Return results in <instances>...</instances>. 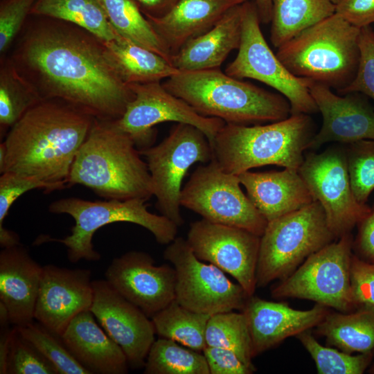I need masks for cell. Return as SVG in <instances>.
Here are the masks:
<instances>
[{
    "label": "cell",
    "mask_w": 374,
    "mask_h": 374,
    "mask_svg": "<svg viewBox=\"0 0 374 374\" xmlns=\"http://www.w3.org/2000/svg\"><path fill=\"white\" fill-rule=\"evenodd\" d=\"M367 371L368 373L374 374V362L371 364Z\"/></svg>",
    "instance_id": "cell-50"
},
{
    "label": "cell",
    "mask_w": 374,
    "mask_h": 374,
    "mask_svg": "<svg viewBox=\"0 0 374 374\" xmlns=\"http://www.w3.org/2000/svg\"><path fill=\"white\" fill-rule=\"evenodd\" d=\"M211 316L190 310L175 299L151 319L160 337L202 353L206 346V329Z\"/></svg>",
    "instance_id": "cell-32"
},
{
    "label": "cell",
    "mask_w": 374,
    "mask_h": 374,
    "mask_svg": "<svg viewBox=\"0 0 374 374\" xmlns=\"http://www.w3.org/2000/svg\"><path fill=\"white\" fill-rule=\"evenodd\" d=\"M240 184L238 175L225 172L213 159L193 172L181 189V206L209 222L243 229L261 237L267 221Z\"/></svg>",
    "instance_id": "cell-12"
},
{
    "label": "cell",
    "mask_w": 374,
    "mask_h": 374,
    "mask_svg": "<svg viewBox=\"0 0 374 374\" xmlns=\"http://www.w3.org/2000/svg\"><path fill=\"white\" fill-rule=\"evenodd\" d=\"M206 346L231 350L247 364H253L251 337L242 311L211 315L206 326Z\"/></svg>",
    "instance_id": "cell-35"
},
{
    "label": "cell",
    "mask_w": 374,
    "mask_h": 374,
    "mask_svg": "<svg viewBox=\"0 0 374 374\" xmlns=\"http://www.w3.org/2000/svg\"><path fill=\"white\" fill-rule=\"evenodd\" d=\"M16 328L54 366L58 374H91L73 357L62 337L40 323L32 321Z\"/></svg>",
    "instance_id": "cell-37"
},
{
    "label": "cell",
    "mask_w": 374,
    "mask_h": 374,
    "mask_svg": "<svg viewBox=\"0 0 374 374\" xmlns=\"http://www.w3.org/2000/svg\"><path fill=\"white\" fill-rule=\"evenodd\" d=\"M61 337L73 357L91 374L127 373L125 353L97 323L90 310L76 315Z\"/></svg>",
    "instance_id": "cell-23"
},
{
    "label": "cell",
    "mask_w": 374,
    "mask_h": 374,
    "mask_svg": "<svg viewBox=\"0 0 374 374\" xmlns=\"http://www.w3.org/2000/svg\"><path fill=\"white\" fill-rule=\"evenodd\" d=\"M144 15L159 17L168 13L179 0H133Z\"/></svg>",
    "instance_id": "cell-48"
},
{
    "label": "cell",
    "mask_w": 374,
    "mask_h": 374,
    "mask_svg": "<svg viewBox=\"0 0 374 374\" xmlns=\"http://www.w3.org/2000/svg\"><path fill=\"white\" fill-rule=\"evenodd\" d=\"M68 187L64 182L49 183L39 179L11 172L1 174L0 177V229L8 211L15 202L24 193L33 189H44L49 193Z\"/></svg>",
    "instance_id": "cell-40"
},
{
    "label": "cell",
    "mask_w": 374,
    "mask_h": 374,
    "mask_svg": "<svg viewBox=\"0 0 374 374\" xmlns=\"http://www.w3.org/2000/svg\"><path fill=\"white\" fill-rule=\"evenodd\" d=\"M315 328L328 346L350 354L374 350L373 308H357L346 313L330 311Z\"/></svg>",
    "instance_id": "cell-28"
},
{
    "label": "cell",
    "mask_w": 374,
    "mask_h": 374,
    "mask_svg": "<svg viewBox=\"0 0 374 374\" xmlns=\"http://www.w3.org/2000/svg\"><path fill=\"white\" fill-rule=\"evenodd\" d=\"M129 85L134 98L114 123L132 139L139 150L152 146L157 136L154 126L161 123L192 125L206 136L211 145L226 124L220 118L201 116L184 100L167 91L160 82Z\"/></svg>",
    "instance_id": "cell-15"
},
{
    "label": "cell",
    "mask_w": 374,
    "mask_h": 374,
    "mask_svg": "<svg viewBox=\"0 0 374 374\" xmlns=\"http://www.w3.org/2000/svg\"><path fill=\"white\" fill-rule=\"evenodd\" d=\"M238 177L247 195L267 222L314 202L298 170H248Z\"/></svg>",
    "instance_id": "cell-24"
},
{
    "label": "cell",
    "mask_w": 374,
    "mask_h": 374,
    "mask_svg": "<svg viewBox=\"0 0 374 374\" xmlns=\"http://www.w3.org/2000/svg\"><path fill=\"white\" fill-rule=\"evenodd\" d=\"M95 118L64 101L43 100L7 132L1 174L11 172L67 184L75 157Z\"/></svg>",
    "instance_id": "cell-2"
},
{
    "label": "cell",
    "mask_w": 374,
    "mask_h": 374,
    "mask_svg": "<svg viewBox=\"0 0 374 374\" xmlns=\"http://www.w3.org/2000/svg\"><path fill=\"white\" fill-rule=\"evenodd\" d=\"M141 156L114 121L95 118L72 163L68 187L80 184L106 199L148 201L153 195L151 176Z\"/></svg>",
    "instance_id": "cell-3"
},
{
    "label": "cell",
    "mask_w": 374,
    "mask_h": 374,
    "mask_svg": "<svg viewBox=\"0 0 374 374\" xmlns=\"http://www.w3.org/2000/svg\"><path fill=\"white\" fill-rule=\"evenodd\" d=\"M36 0H1L0 53L4 54L25 24Z\"/></svg>",
    "instance_id": "cell-42"
},
{
    "label": "cell",
    "mask_w": 374,
    "mask_h": 374,
    "mask_svg": "<svg viewBox=\"0 0 374 374\" xmlns=\"http://www.w3.org/2000/svg\"><path fill=\"white\" fill-rule=\"evenodd\" d=\"M91 274L89 269L43 266L34 319L61 337L76 315L90 310L93 297Z\"/></svg>",
    "instance_id": "cell-19"
},
{
    "label": "cell",
    "mask_w": 374,
    "mask_h": 374,
    "mask_svg": "<svg viewBox=\"0 0 374 374\" xmlns=\"http://www.w3.org/2000/svg\"><path fill=\"white\" fill-rule=\"evenodd\" d=\"M143 373L210 374V371L203 353L160 337L149 350Z\"/></svg>",
    "instance_id": "cell-34"
},
{
    "label": "cell",
    "mask_w": 374,
    "mask_h": 374,
    "mask_svg": "<svg viewBox=\"0 0 374 374\" xmlns=\"http://www.w3.org/2000/svg\"><path fill=\"white\" fill-rule=\"evenodd\" d=\"M298 171L314 201L323 207L336 240L350 233L369 213L371 207L358 202L354 195L344 147L308 152Z\"/></svg>",
    "instance_id": "cell-14"
},
{
    "label": "cell",
    "mask_w": 374,
    "mask_h": 374,
    "mask_svg": "<svg viewBox=\"0 0 374 374\" xmlns=\"http://www.w3.org/2000/svg\"><path fill=\"white\" fill-rule=\"evenodd\" d=\"M139 152L148 166L157 208L178 227L182 226V181L193 163H209L214 159L208 139L197 127L177 123L159 144L140 150Z\"/></svg>",
    "instance_id": "cell-10"
},
{
    "label": "cell",
    "mask_w": 374,
    "mask_h": 374,
    "mask_svg": "<svg viewBox=\"0 0 374 374\" xmlns=\"http://www.w3.org/2000/svg\"><path fill=\"white\" fill-rule=\"evenodd\" d=\"M162 84L201 116L227 124L260 125L291 115L290 104L283 95L231 77L219 68L180 71Z\"/></svg>",
    "instance_id": "cell-4"
},
{
    "label": "cell",
    "mask_w": 374,
    "mask_h": 374,
    "mask_svg": "<svg viewBox=\"0 0 374 374\" xmlns=\"http://www.w3.org/2000/svg\"><path fill=\"white\" fill-rule=\"evenodd\" d=\"M58 374L54 366L18 332L16 326L10 341L6 374Z\"/></svg>",
    "instance_id": "cell-39"
},
{
    "label": "cell",
    "mask_w": 374,
    "mask_h": 374,
    "mask_svg": "<svg viewBox=\"0 0 374 374\" xmlns=\"http://www.w3.org/2000/svg\"><path fill=\"white\" fill-rule=\"evenodd\" d=\"M202 353L210 374H252L256 371L253 364H247L234 352L226 348L206 346Z\"/></svg>",
    "instance_id": "cell-44"
},
{
    "label": "cell",
    "mask_w": 374,
    "mask_h": 374,
    "mask_svg": "<svg viewBox=\"0 0 374 374\" xmlns=\"http://www.w3.org/2000/svg\"><path fill=\"white\" fill-rule=\"evenodd\" d=\"M175 270V299L182 306L213 315L242 310L250 296L225 272L197 258L186 239L176 237L163 251Z\"/></svg>",
    "instance_id": "cell-13"
},
{
    "label": "cell",
    "mask_w": 374,
    "mask_h": 374,
    "mask_svg": "<svg viewBox=\"0 0 374 374\" xmlns=\"http://www.w3.org/2000/svg\"><path fill=\"white\" fill-rule=\"evenodd\" d=\"M242 4L233 7L211 29L188 40L172 55V64L179 71L218 69L240 46Z\"/></svg>",
    "instance_id": "cell-26"
},
{
    "label": "cell",
    "mask_w": 374,
    "mask_h": 374,
    "mask_svg": "<svg viewBox=\"0 0 374 374\" xmlns=\"http://www.w3.org/2000/svg\"><path fill=\"white\" fill-rule=\"evenodd\" d=\"M309 89L322 115L323 123L308 149L317 150L329 142L347 145L374 140V109L367 96L357 92L339 96L330 88L314 82Z\"/></svg>",
    "instance_id": "cell-20"
},
{
    "label": "cell",
    "mask_w": 374,
    "mask_h": 374,
    "mask_svg": "<svg viewBox=\"0 0 374 374\" xmlns=\"http://www.w3.org/2000/svg\"><path fill=\"white\" fill-rule=\"evenodd\" d=\"M242 311L247 321L256 357L288 337L315 328L331 310L318 303L309 310H296L286 303L267 301L253 295Z\"/></svg>",
    "instance_id": "cell-21"
},
{
    "label": "cell",
    "mask_w": 374,
    "mask_h": 374,
    "mask_svg": "<svg viewBox=\"0 0 374 374\" xmlns=\"http://www.w3.org/2000/svg\"><path fill=\"white\" fill-rule=\"evenodd\" d=\"M103 42L115 71L127 84L160 82L180 72L165 57L118 33Z\"/></svg>",
    "instance_id": "cell-27"
},
{
    "label": "cell",
    "mask_w": 374,
    "mask_h": 374,
    "mask_svg": "<svg viewBox=\"0 0 374 374\" xmlns=\"http://www.w3.org/2000/svg\"><path fill=\"white\" fill-rule=\"evenodd\" d=\"M296 337L314 360L319 374H362L371 364L374 350L353 355L320 344L310 330Z\"/></svg>",
    "instance_id": "cell-36"
},
{
    "label": "cell",
    "mask_w": 374,
    "mask_h": 374,
    "mask_svg": "<svg viewBox=\"0 0 374 374\" xmlns=\"http://www.w3.org/2000/svg\"><path fill=\"white\" fill-rule=\"evenodd\" d=\"M186 240L197 258L229 274L254 295L260 236L202 218L190 224Z\"/></svg>",
    "instance_id": "cell-16"
},
{
    "label": "cell",
    "mask_w": 374,
    "mask_h": 374,
    "mask_svg": "<svg viewBox=\"0 0 374 374\" xmlns=\"http://www.w3.org/2000/svg\"><path fill=\"white\" fill-rule=\"evenodd\" d=\"M120 35L147 48L171 62V53L133 0H97Z\"/></svg>",
    "instance_id": "cell-31"
},
{
    "label": "cell",
    "mask_w": 374,
    "mask_h": 374,
    "mask_svg": "<svg viewBox=\"0 0 374 374\" xmlns=\"http://www.w3.org/2000/svg\"><path fill=\"white\" fill-rule=\"evenodd\" d=\"M354 195L366 204L374 190V140H360L344 147Z\"/></svg>",
    "instance_id": "cell-38"
},
{
    "label": "cell",
    "mask_w": 374,
    "mask_h": 374,
    "mask_svg": "<svg viewBox=\"0 0 374 374\" xmlns=\"http://www.w3.org/2000/svg\"><path fill=\"white\" fill-rule=\"evenodd\" d=\"M260 23L267 24L271 21V0H253Z\"/></svg>",
    "instance_id": "cell-49"
},
{
    "label": "cell",
    "mask_w": 374,
    "mask_h": 374,
    "mask_svg": "<svg viewBox=\"0 0 374 374\" xmlns=\"http://www.w3.org/2000/svg\"><path fill=\"white\" fill-rule=\"evenodd\" d=\"M260 23L254 1L244 3L238 52L225 73L238 79L256 80L274 88L289 101L291 114L318 112L309 89L312 82L296 77L287 69L269 46Z\"/></svg>",
    "instance_id": "cell-11"
},
{
    "label": "cell",
    "mask_w": 374,
    "mask_h": 374,
    "mask_svg": "<svg viewBox=\"0 0 374 374\" xmlns=\"http://www.w3.org/2000/svg\"><path fill=\"white\" fill-rule=\"evenodd\" d=\"M90 311L106 333L122 348L129 366L144 367L154 341V324L140 308L120 294L106 280L92 281Z\"/></svg>",
    "instance_id": "cell-17"
},
{
    "label": "cell",
    "mask_w": 374,
    "mask_h": 374,
    "mask_svg": "<svg viewBox=\"0 0 374 374\" xmlns=\"http://www.w3.org/2000/svg\"><path fill=\"white\" fill-rule=\"evenodd\" d=\"M335 240L318 201L268 222L260 237L257 287L288 277L310 256Z\"/></svg>",
    "instance_id": "cell-8"
},
{
    "label": "cell",
    "mask_w": 374,
    "mask_h": 374,
    "mask_svg": "<svg viewBox=\"0 0 374 374\" xmlns=\"http://www.w3.org/2000/svg\"><path fill=\"white\" fill-rule=\"evenodd\" d=\"M4 306L0 304V373L6 374V364L13 328Z\"/></svg>",
    "instance_id": "cell-47"
},
{
    "label": "cell",
    "mask_w": 374,
    "mask_h": 374,
    "mask_svg": "<svg viewBox=\"0 0 374 374\" xmlns=\"http://www.w3.org/2000/svg\"><path fill=\"white\" fill-rule=\"evenodd\" d=\"M350 280L352 295L356 309H374V264L366 262L353 253Z\"/></svg>",
    "instance_id": "cell-43"
},
{
    "label": "cell",
    "mask_w": 374,
    "mask_h": 374,
    "mask_svg": "<svg viewBox=\"0 0 374 374\" xmlns=\"http://www.w3.org/2000/svg\"><path fill=\"white\" fill-rule=\"evenodd\" d=\"M248 1L251 0H179L162 17H145L173 55L188 40L214 26L233 7Z\"/></svg>",
    "instance_id": "cell-25"
},
{
    "label": "cell",
    "mask_w": 374,
    "mask_h": 374,
    "mask_svg": "<svg viewBox=\"0 0 374 374\" xmlns=\"http://www.w3.org/2000/svg\"><path fill=\"white\" fill-rule=\"evenodd\" d=\"M145 199L88 201L78 197H65L53 202L48 211L71 215L75 224L71 233L64 238H44L42 242L56 241L67 248L71 262L80 260L98 261L100 254L94 250L92 239L100 228L114 222H130L148 230L160 244H168L177 237L178 226L161 215L148 211Z\"/></svg>",
    "instance_id": "cell-7"
},
{
    "label": "cell",
    "mask_w": 374,
    "mask_h": 374,
    "mask_svg": "<svg viewBox=\"0 0 374 374\" xmlns=\"http://www.w3.org/2000/svg\"><path fill=\"white\" fill-rule=\"evenodd\" d=\"M359 45L360 59L356 75L353 82L338 93L357 92L374 100V30L371 26L360 28Z\"/></svg>",
    "instance_id": "cell-41"
},
{
    "label": "cell",
    "mask_w": 374,
    "mask_h": 374,
    "mask_svg": "<svg viewBox=\"0 0 374 374\" xmlns=\"http://www.w3.org/2000/svg\"><path fill=\"white\" fill-rule=\"evenodd\" d=\"M335 13L359 28L371 26L374 23V0H341Z\"/></svg>",
    "instance_id": "cell-45"
},
{
    "label": "cell",
    "mask_w": 374,
    "mask_h": 374,
    "mask_svg": "<svg viewBox=\"0 0 374 374\" xmlns=\"http://www.w3.org/2000/svg\"><path fill=\"white\" fill-rule=\"evenodd\" d=\"M42 274L40 266L21 244L0 252V304L11 324L26 325L34 319Z\"/></svg>",
    "instance_id": "cell-22"
},
{
    "label": "cell",
    "mask_w": 374,
    "mask_h": 374,
    "mask_svg": "<svg viewBox=\"0 0 374 374\" xmlns=\"http://www.w3.org/2000/svg\"><path fill=\"white\" fill-rule=\"evenodd\" d=\"M359 33L360 28L335 13L279 46L276 54L296 77L339 93L356 75Z\"/></svg>",
    "instance_id": "cell-6"
},
{
    "label": "cell",
    "mask_w": 374,
    "mask_h": 374,
    "mask_svg": "<svg viewBox=\"0 0 374 374\" xmlns=\"http://www.w3.org/2000/svg\"><path fill=\"white\" fill-rule=\"evenodd\" d=\"M105 274L112 287L150 318L175 300L174 267L156 265L148 253L130 251L115 258Z\"/></svg>",
    "instance_id": "cell-18"
},
{
    "label": "cell",
    "mask_w": 374,
    "mask_h": 374,
    "mask_svg": "<svg viewBox=\"0 0 374 374\" xmlns=\"http://www.w3.org/2000/svg\"><path fill=\"white\" fill-rule=\"evenodd\" d=\"M353 251L359 259L374 264V205L369 213L357 225Z\"/></svg>",
    "instance_id": "cell-46"
},
{
    "label": "cell",
    "mask_w": 374,
    "mask_h": 374,
    "mask_svg": "<svg viewBox=\"0 0 374 374\" xmlns=\"http://www.w3.org/2000/svg\"><path fill=\"white\" fill-rule=\"evenodd\" d=\"M335 6L338 4L341 0H330Z\"/></svg>",
    "instance_id": "cell-51"
},
{
    "label": "cell",
    "mask_w": 374,
    "mask_h": 374,
    "mask_svg": "<svg viewBox=\"0 0 374 374\" xmlns=\"http://www.w3.org/2000/svg\"><path fill=\"white\" fill-rule=\"evenodd\" d=\"M353 238L346 234L310 256L271 287V296L310 300L344 313L356 310L350 280Z\"/></svg>",
    "instance_id": "cell-9"
},
{
    "label": "cell",
    "mask_w": 374,
    "mask_h": 374,
    "mask_svg": "<svg viewBox=\"0 0 374 374\" xmlns=\"http://www.w3.org/2000/svg\"><path fill=\"white\" fill-rule=\"evenodd\" d=\"M30 15L73 24L103 42L114 39L117 34L97 0H36Z\"/></svg>",
    "instance_id": "cell-30"
},
{
    "label": "cell",
    "mask_w": 374,
    "mask_h": 374,
    "mask_svg": "<svg viewBox=\"0 0 374 374\" xmlns=\"http://www.w3.org/2000/svg\"><path fill=\"white\" fill-rule=\"evenodd\" d=\"M10 58L42 98L64 101L100 120L116 121L134 93L100 39L73 24L34 15Z\"/></svg>",
    "instance_id": "cell-1"
},
{
    "label": "cell",
    "mask_w": 374,
    "mask_h": 374,
    "mask_svg": "<svg viewBox=\"0 0 374 374\" xmlns=\"http://www.w3.org/2000/svg\"><path fill=\"white\" fill-rule=\"evenodd\" d=\"M330 0H271L270 41L279 46L335 13Z\"/></svg>",
    "instance_id": "cell-29"
},
{
    "label": "cell",
    "mask_w": 374,
    "mask_h": 374,
    "mask_svg": "<svg viewBox=\"0 0 374 374\" xmlns=\"http://www.w3.org/2000/svg\"><path fill=\"white\" fill-rule=\"evenodd\" d=\"M43 100L36 88L20 74L12 60H3L0 69L1 138L30 108Z\"/></svg>",
    "instance_id": "cell-33"
},
{
    "label": "cell",
    "mask_w": 374,
    "mask_h": 374,
    "mask_svg": "<svg viewBox=\"0 0 374 374\" xmlns=\"http://www.w3.org/2000/svg\"><path fill=\"white\" fill-rule=\"evenodd\" d=\"M316 133L310 114H291L266 125L226 123L211 146L214 159L229 173L239 175L268 165L299 170Z\"/></svg>",
    "instance_id": "cell-5"
}]
</instances>
